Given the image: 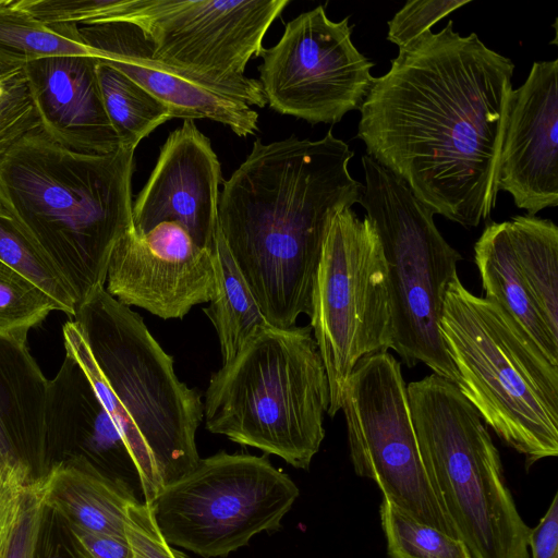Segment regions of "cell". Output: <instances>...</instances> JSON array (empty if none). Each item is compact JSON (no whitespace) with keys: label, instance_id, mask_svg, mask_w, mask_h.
I'll return each instance as SVG.
<instances>
[{"label":"cell","instance_id":"17","mask_svg":"<svg viewBox=\"0 0 558 558\" xmlns=\"http://www.w3.org/2000/svg\"><path fill=\"white\" fill-rule=\"evenodd\" d=\"M76 38L171 111L172 118L210 119L245 137L258 130V113L157 60L141 29L129 22L77 25Z\"/></svg>","mask_w":558,"mask_h":558},{"label":"cell","instance_id":"21","mask_svg":"<svg viewBox=\"0 0 558 558\" xmlns=\"http://www.w3.org/2000/svg\"><path fill=\"white\" fill-rule=\"evenodd\" d=\"M49 379L26 343L0 338V459L31 466L44 449Z\"/></svg>","mask_w":558,"mask_h":558},{"label":"cell","instance_id":"8","mask_svg":"<svg viewBox=\"0 0 558 558\" xmlns=\"http://www.w3.org/2000/svg\"><path fill=\"white\" fill-rule=\"evenodd\" d=\"M362 166L365 186L359 203L378 234L388 269L391 350L407 367L422 363L457 385L439 323L462 256L437 229L435 213L403 181L367 155Z\"/></svg>","mask_w":558,"mask_h":558},{"label":"cell","instance_id":"1","mask_svg":"<svg viewBox=\"0 0 558 558\" xmlns=\"http://www.w3.org/2000/svg\"><path fill=\"white\" fill-rule=\"evenodd\" d=\"M514 64L449 21L399 48L360 108L367 156L435 214L477 227L490 217Z\"/></svg>","mask_w":558,"mask_h":558},{"label":"cell","instance_id":"19","mask_svg":"<svg viewBox=\"0 0 558 558\" xmlns=\"http://www.w3.org/2000/svg\"><path fill=\"white\" fill-rule=\"evenodd\" d=\"M66 435L86 446V460L100 472L142 493L138 470L122 435L82 367L68 354L48 384L44 447Z\"/></svg>","mask_w":558,"mask_h":558},{"label":"cell","instance_id":"33","mask_svg":"<svg viewBox=\"0 0 558 558\" xmlns=\"http://www.w3.org/2000/svg\"><path fill=\"white\" fill-rule=\"evenodd\" d=\"M125 537L132 558H187L163 538L148 504L138 501L128 509Z\"/></svg>","mask_w":558,"mask_h":558},{"label":"cell","instance_id":"7","mask_svg":"<svg viewBox=\"0 0 558 558\" xmlns=\"http://www.w3.org/2000/svg\"><path fill=\"white\" fill-rule=\"evenodd\" d=\"M407 390L424 469L470 558H529L531 529L477 411L456 384L434 373Z\"/></svg>","mask_w":558,"mask_h":558},{"label":"cell","instance_id":"27","mask_svg":"<svg viewBox=\"0 0 558 558\" xmlns=\"http://www.w3.org/2000/svg\"><path fill=\"white\" fill-rule=\"evenodd\" d=\"M0 262L48 294L60 312L74 317L77 300L70 284L1 203Z\"/></svg>","mask_w":558,"mask_h":558},{"label":"cell","instance_id":"5","mask_svg":"<svg viewBox=\"0 0 558 558\" xmlns=\"http://www.w3.org/2000/svg\"><path fill=\"white\" fill-rule=\"evenodd\" d=\"M439 330L457 387L486 426L531 466L558 454V366L496 303L457 277L447 288Z\"/></svg>","mask_w":558,"mask_h":558},{"label":"cell","instance_id":"20","mask_svg":"<svg viewBox=\"0 0 558 558\" xmlns=\"http://www.w3.org/2000/svg\"><path fill=\"white\" fill-rule=\"evenodd\" d=\"M40 481L46 508L89 532L125 537L128 509L141 501L132 487L83 457L54 463Z\"/></svg>","mask_w":558,"mask_h":558},{"label":"cell","instance_id":"11","mask_svg":"<svg viewBox=\"0 0 558 558\" xmlns=\"http://www.w3.org/2000/svg\"><path fill=\"white\" fill-rule=\"evenodd\" d=\"M299 494L266 456L219 452L201 458L148 506L167 543L215 558L245 546L258 533L278 530Z\"/></svg>","mask_w":558,"mask_h":558},{"label":"cell","instance_id":"31","mask_svg":"<svg viewBox=\"0 0 558 558\" xmlns=\"http://www.w3.org/2000/svg\"><path fill=\"white\" fill-rule=\"evenodd\" d=\"M46 510L40 477L31 480L23 490L14 525L0 558H36Z\"/></svg>","mask_w":558,"mask_h":558},{"label":"cell","instance_id":"29","mask_svg":"<svg viewBox=\"0 0 558 558\" xmlns=\"http://www.w3.org/2000/svg\"><path fill=\"white\" fill-rule=\"evenodd\" d=\"M58 304L29 280L0 262V338L26 343L29 330Z\"/></svg>","mask_w":558,"mask_h":558},{"label":"cell","instance_id":"22","mask_svg":"<svg viewBox=\"0 0 558 558\" xmlns=\"http://www.w3.org/2000/svg\"><path fill=\"white\" fill-rule=\"evenodd\" d=\"M474 262L484 298L499 305L542 354L558 366V342L553 339L523 278L508 221L486 225L474 244Z\"/></svg>","mask_w":558,"mask_h":558},{"label":"cell","instance_id":"14","mask_svg":"<svg viewBox=\"0 0 558 558\" xmlns=\"http://www.w3.org/2000/svg\"><path fill=\"white\" fill-rule=\"evenodd\" d=\"M106 283V291L129 307L163 319L182 318L211 299V253L175 221L161 222L142 235L133 228L111 254Z\"/></svg>","mask_w":558,"mask_h":558},{"label":"cell","instance_id":"36","mask_svg":"<svg viewBox=\"0 0 558 558\" xmlns=\"http://www.w3.org/2000/svg\"><path fill=\"white\" fill-rule=\"evenodd\" d=\"M532 558H558V494H555L538 524L531 529Z\"/></svg>","mask_w":558,"mask_h":558},{"label":"cell","instance_id":"34","mask_svg":"<svg viewBox=\"0 0 558 558\" xmlns=\"http://www.w3.org/2000/svg\"><path fill=\"white\" fill-rule=\"evenodd\" d=\"M31 466L0 459V551L14 525Z\"/></svg>","mask_w":558,"mask_h":558},{"label":"cell","instance_id":"6","mask_svg":"<svg viewBox=\"0 0 558 558\" xmlns=\"http://www.w3.org/2000/svg\"><path fill=\"white\" fill-rule=\"evenodd\" d=\"M329 384L311 326L257 332L210 377L205 426L307 470L325 438Z\"/></svg>","mask_w":558,"mask_h":558},{"label":"cell","instance_id":"26","mask_svg":"<svg viewBox=\"0 0 558 558\" xmlns=\"http://www.w3.org/2000/svg\"><path fill=\"white\" fill-rule=\"evenodd\" d=\"M57 56L96 57L82 43L33 17L17 1L0 0V66L23 68L32 61Z\"/></svg>","mask_w":558,"mask_h":558},{"label":"cell","instance_id":"37","mask_svg":"<svg viewBox=\"0 0 558 558\" xmlns=\"http://www.w3.org/2000/svg\"><path fill=\"white\" fill-rule=\"evenodd\" d=\"M45 558H65V557L61 554L60 549L51 547L46 553Z\"/></svg>","mask_w":558,"mask_h":558},{"label":"cell","instance_id":"16","mask_svg":"<svg viewBox=\"0 0 558 558\" xmlns=\"http://www.w3.org/2000/svg\"><path fill=\"white\" fill-rule=\"evenodd\" d=\"M221 168L210 141L191 119L172 131L132 206L133 227L145 234L165 221L180 223L196 245L211 251L218 230Z\"/></svg>","mask_w":558,"mask_h":558},{"label":"cell","instance_id":"25","mask_svg":"<svg viewBox=\"0 0 558 558\" xmlns=\"http://www.w3.org/2000/svg\"><path fill=\"white\" fill-rule=\"evenodd\" d=\"M97 78L106 113L121 147L135 149L171 111L125 74L98 59Z\"/></svg>","mask_w":558,"mask_h":558},{"label":"cell","instance_id":"32","mask_svg":"<svg viewBox=\"0 0 558 558\" xmlns=\"http://www.w3.org/2000/svg\"><path fill=\"white\" fill-rule=\"evenodd\" d=\"M470 0H413L408 1L388 21L387 39L399 48L418 37L449 13L468 4Z\"/></svg>","mask_w":558,"mask_h":558},{"label":"cell","instance_id":"24","mask_svg":"<svg viewBox=\"0 0 558 558\" xmlns=\"http://www.w3.org/2000/svg\"><path fill=\"white\" fill-rule=\"evenodd\" d=\"M507 221L523 278L558 342V227L550 219L531 215Z\"/></svg>","mask_w":558,"mask_h":558},{"label":"cell","instance_id":"10","mask_svg":"<svg viewBox=\"0 0 558 558\" xmlns=\"http://www.w3.org/2000/svg\"><path fill=\"white\" fill-rule=\"evenodd\" d=\"M311 328L328 384L335 416L345 384L365 356L392 347L388 269L378 234L351 207L331 219L316 271Z\"/></svg>","mask_w":558,"mask_h":558},{"label":"cell","instance_id":"13","mask_svg":"<svg viewBox=\"0 0 558 558\" xmlns=\"http://www.w3.org/2000/svg\"><path fill=\"white\" fill-rule=\"evenodd\" d=\"M351 34L349 16L333 22L323 5L288 22L280 40L260 53L258 81L269 107L311 124H333L360 110L374 63Z\"/></svg>","mask_w":558,"mask_h":558},{"label":"cell","instance_id":"23","mask_svg":"<svg viewBox=\"0 0 558 558\" xmlns=\"http://www.w3.org/2000/svg\"><path fill=\"white\" fill-rule=\"evenodd\" d=\"M210 253L215 289L204 313L216 329L226 364L269 324L232 258L219 227Z\"/></svg>","mask_w":558,"mask_h":558},{"label":"cell","instance_id":"30","mask_svg":"<svg viewBox=\"0 0 558 558\" xmlns=\"http://www.w3.org/2000/svg\"><path fill=\"white\" fill-rule=\"evenodd\" d=\"M40 128L23 68L0 76V159L28 132Z\"/></svg>","mask_w":558,"mask_h":558},{"label":"cell","instance_id":"18","mask_svg":"<svg viewBox=\"0 0 558 558\" xmlns=\"http://www.w3.org/2000/svg\"><path fill=\"white\" fill-rule=\"evenodd\" d=\"M97 63L96 57L57 56L23 70L40 129L66 149L108 155L121 144L104 107Z\"/></svg>","mask_w":558,"mask_h":558},{"label":"cell","instance_id":"28","mask_svg":"<svg viewBox=\"0 0 558 558\" xmlns=\"http://www.w3.org/2000/svg\"><path fill=\"white\" fill-rule=\"evenodd\" d=\"M380 523L390 558H470L463 543L381 500Z\"/></svg>","mask_w":558,"mask_h":558},{"label":"cell","instance_id":"15","mask_svg":"<svg viewBox=\"0 0 558 558\" xmlns=\"http://www.w3.org/2000/svg\"><path fill=\"white\" fill-rule=\"evenodd\" d=\"M498 191L535 216L558 205V60L534 62L512 89L498 165Z\"/></svg>","mask_w":558,"mask_h":558},{"label":"cell","instance_id":"2","mask_svg":"<svg viewBox=\"0 0 558 558\" xmlns=\"http://www.w3.org/2000/svg\"><path fill=\"white\" fill-rule=\"evenodd\" d=\"M354 153L331 130L320 140L264 144L222 181L218 225L263 315L277 328L311 315L314 280L332 217L360 202Z\"/></svg>","mask_w":558,"mask_h":558},{"label":"cell","instance_id":"38","mask_svg":"<svg viewBox=\"0 0 558 558\" xmlns=\"http://www.w3.org/2000/svg\"><path fill=\"white\" fill-rule=\"evenodd\" d=\"M12 70H14V69H9V68L0 66V76L7 74L8 72H10Z\"/></svg>","mask_w":558,"mask_h":558},{"label":"cell","instance_id":"35","mask_svg":"<svg viewBox=\"0 0 558 558\" xmlns=\"http://www.w3.org/2000/svg\"><path fill=\"white\" fill-rule=\"evenodd\" d=\"M74 547L81 558H132L126 537L85 531L68 525Z\"/></svg>","mask_w":558,"mask_h":558},{"label":"cell","instance_id":"12","mask_svg":"<svg viewBox=\"0 0 558 558\" xmlns=\"http://www.w3.org/2000/svg\"><path fill=\"white\" fill-rule=\"evenodd\" d=\"M341 410L355 473L374 481L403 512L458 538L423 465L401 363L388 351L362 359L348 378Z\"/></svg>","mask_w":558,"mask_h":558},{"label":"cell","instance_id":"4","mask_svg":"<svg viewBox=\"0 0 558 558\" xmlns=\"http://www.w3.org/2000/svg\"><path fill=\"white\" fill-rule=\"evenodd\" d=\"M134 151L81 154L38 128L0 159V203L61 272L77 306L105 288L111 254L134 228Z\"/></svg>","mask_w":558,"mask_h":558},{"label":"cell","instance_id":"9","mask_svg":"<svg viewBox=\"0 0 558 558\" xmlns=\"http://www.w3.org/2000/svg\"><path fill=\"white\" fill-rule=\"evenodd\" d=\"M289 0H106L104 22H129L149 41L154 57L244 102L267 104L258 80L244 75L260 57L263 39Z\"/></svg>","mask_w":558,"mask_h":558},{"label":"cell","instance_id":"3","mask_svg":"<svg viewBox=\"0 0 558 558\" xmlns=\"http://www.w3.org/2000/svg\"><path fill=\"white\" fill-rule=\"evenodd\" d=\"M73 318L62 330L65 354L82 367L122 435L149 504L201 459V395L179 380L172 356L143 318L106 288L80 304Z\"/></svg>","mask_w":558,"mask_h":558}]
</instances>
